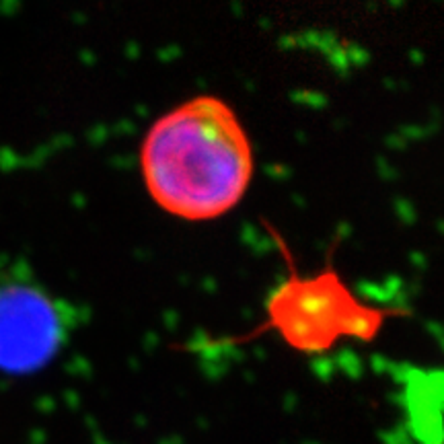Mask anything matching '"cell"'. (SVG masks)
I'll list each match as a JSON object with an SVG mask.
<instances>
[{
  "label": "cell",
  "mask_w": 444,
  "mask_h": 444,
  "mask_svg": "<svg viewBox=\"0 0 444 444\" xmlns=\"http://www.w3.org/2000/svg\"><path fill=\"white\" fill-rule=\"evenodd\" d=\"M140 171L163 212L188 222L216 221L241 204L251 185V138L226 101L198 95L148 128Z\"/></svg>",
  "instance_id": "1"
},
{
  "label": "cell",
  "mask_w": 444,
  "mask_h": 444,
  "mask_svg": "<svg viewBox=\"0 0 444 444\" xmlns=\"http://www.w3.org/2000/svg\"><path fill=\"white\" fill-rule=\"evenodd\" d=\"M72 313L21 268L0 270V370L31 374L66 345Z\"/></svg>",
  "instance_id": "3"
},
{
  "label": "cell",
  "mask_w": 444,
  "mask_h": 444,
  "mask_svg": "<svg viewBox=\"0 0 444 444\" xmlns=\"http://www.w3.org/2000/svg\"><path fill=\"white\" fill-rule=\"evenodd\" d=\"M261 330L276 332L288 347L301 354H323L343 339L372 341L393 315L391 309L362 301L333 265L284 278L265 303Z\"/></svg>",
  "instance_id": "2"
}]
</instances>
